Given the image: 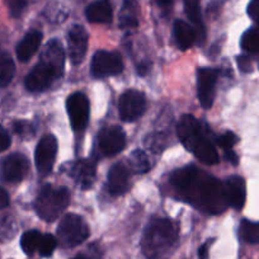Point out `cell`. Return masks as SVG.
I'll list each match as a JSON object with an SVG mask.
<instances>
[{
	"instance_id": "d590c367",
	"label": "cell",
	"mask_w": 259,
	"mask_h": 259,
	"mask_svg": "<svg viewBox=\"0 0 259 259\" xmlns=\"http://www.w3.org/2000/svg\"><path fill=\"white\" fill-rule=\"evenodd\" d=\"M29 124L28 123H24V122H16L14 123V131L19 135H24L27 131H29Z\"/></svg>"
},
{
	"instance_id": "ba28073f",
	"label": "cell",
	"mask_w": 259,
	"mask_h": 259,
	"mask_svg": "<svg viewBox=\"0 0 259 259\" xmlns=\"http://www.w3.org/2000/svg\"><path fill=\"white\" fill-rule=\"evenodd\" d=\"M71 127L75 131H83L89 121V101L83 93H74L66 101Z\"/></svg>"
},
{
	"instance_id": "f35d334b",
	"label": "cell",
	"mask_w": 259,
	"mask_h": 259,
	"mask_svg": "<svg viewBox=\"0 0 259 259\" xmlns=\"http://www.w3.org/2000/svg\"><path fill=\"white\" fill-rule=\"evenodd\" d=\"M198 255H200V259H207L208 255V244H205L200 248V251H198Z\"/></svg>"
},
{
	"instance_id": "4fadbf2b",
	"label": "cell",
	"mask_w": 259,
	"mask_h": 259,
	"mask_svg": "<svg viewBox=\"0 0 259 259\" xmlns=\"http://www.w3.org/2000/svg\"><path fill=\"white\" fill-rule=\"evenodd\" d=\"M2 170L6 181L19 182L28 173L29 163L26 156L22 154H12L3 160Z\"/></svg>"
},
{
	"instance_id": "e575fe53",
	"label": "cell",
	"mask_w": 259,
	"mask_h": 259,
	"mask_svg": "<svg viewBox=\"0 0 259 259\" xmlns=\"http://www.w3.org/2000/svg\"><path fill=\"white\" fill-rule=\"evenodd\" d=\"M11 146V136L7 133V130H4V127L0 126V153Z\"/></svg>"
},
{
	"instance_id": "6da1fadb",
	"label": "cell",
	"mask_w": 259,
	"mask_h": 259,
	"mask_svg": "<svg viewBox=\"0 0 259 259\" xmlns=\"http://www.w3.org/2000/svg\"><path fill=\"white\" fill-rule=\"evenodd\" d=\"M170 182L189 202L210 213H221L228 207L224 186L218 179L200 173L196 166H186L174 171Z\"/></svg>"
},
{
	"instance_id": "603a6c76",
	"label": "cell",
	"mask_w": 259,
	"mask_h": 259,
	"mask_svg": "<svg viewBox=\"0 0 259 259\" xmlns=\"http://www.w3.org/2000/svg\"><path fill=\"white\" fill-rule=\"evenodd\" d=\"M139 7L134 0H124L119 16V26L122 28H134L139 24Z\"/></svg>"
},
{
	"instance_id": "484cf974",
	"label": "cell",
	"mask_w": 259,
	"mask_h": 259,
	"mask_svg": "<svg viewBox=\"0 0 259 259\" xmlns=\"http://www.w3.org/2000/svg\"><path fill=\"white\" fill-rule=\"evenodd\" d=\"M240 236L249 244L259 243V223L243 220L240 224Z\"/></svg>"
},
{
	"instance_id": "f546056e",
	"label": "cell",
	"mask_w": 259,
	"mask_h": 259,
	"mask_svg": "<svg viewBox=\"0 0 259 259\" xmlns=\"http://www.w3.org/2000/svg\"><path fill=\"white\" fill-rule=\"evenodd\" d=\"M57 240L55 239V236L46 234V235H42L41 243H39L38 251L42 256H50L54 250L56 249Z\"/></svg>"
},
{
	"instance_id": "4dcf8cb0",
	"label": "cell",
	"mask_w": 259,
	"mask_h": 259,
	"mask_svg": "<svg viewBox=\"0 0 259 259\" xmlns=\"http://www.w3.org/2000/svg\"><path fill=\"white\" fill-rule=\"evenodd\" d=\"M236 143H238V136H236L235 134L230 133V131L223 134V135H220L218 138V144L221 146V148L225 149V150H230V149H233V146L235 145Z\"/></svg>"
},
{
	"instance_id": "5bb4252c",
	"label": "cell",
	"mask_w": 259,
	"mask_h": 259,
	"mask_svg": "<svg viewBox=\"0 0 259 259\" xmlns=\"http://www.w3.org/2000/svg\"><path fill=\"white\" fill-rule=\"evenodd\" d=\"M39 61L46 64L49 68H51L55 71L57 78H60L64 73L65 64V54L61 44L57 39H51L44 49Z\"/></svg>"
},
{
	"instance_id": "2e32d148",
	"label": "cell",
	"mask_w": 259,
	"mask_h": 259,
	"mask_svg": "<svg viewBox=\"0 0 259 259\" xmlns=\"http://www.w3.org/2000/svg\"><path fill=\"white\" fill-rule=\"evenodd\" d=\"M187 149H189V151H192L198 160H201L205 164H208V165H213V164L219 161L218 151L215 150L212 144L203 136V134L198 136L197 139H194L187 146Z\"/></svg>"
},
{
	"instance_id": "83f0119b",
	"label": "cell",
	"mask_w": 259,
	"mask_h": 259,
	"mask_svg": "<svg viewBox=\"0 0 259 259\" xmlns=\"http://www.w3.org/2000/svg\"><path fill=\"white\" fill-rule=\"evenodd\" d=\"M241 47L246 52H258L259 51V28L248 29L241 37Z\"/></svg>"
},
{
	"instance_id": "30bf717a",
	"label": "cell",
	"mask_w": 259,
	"mask_h": 259,
	"mask_svg": "<svg viewBox=\"0 0 259 259\" xmlns=\"http://www.w3.org/2000/svg\"><path fill=\"white\" fill-rule=\"evenodd\" d=\"M219 71L215 69L202 68L197 73L198 99L203 108L208 109L212 107L215 99V88L218 81Z\"/></svg>"
},
{
	"instance_id": "8992f818",
	"label": "cell",
	"mask_w": 259,
	"mask_h": 259,
	"mask_svg": "<svg viewBox=\"0 0 259 259\" xmlns=\"http://www.w3.org/2000/svg\"><path fill=\"white\" fill-rule=\"evenodd\" d=\"M145 96L139 91H127L119 97L118 111L123 121H136L145 111Z\"/></svg>"
},
{
	"instance_id": "ac0fdd59",
	"label": "cell",
	"mask_w": 259,
	"mask_h": 259,
	"mask_svg": "<svg viewBox=\"0 0 259 259\" xmlns=\"http://www.w3.org/2000/svg\"><path fill=\"white\" fill-rule=\"evenodd\" d=\"M177 133H178V138L181 139L186 148L194 139H197L198 136L203 134L201 123L191 114H184L181 117L178 126H177Z\"/></svg>"
},
{
	"instance_id": "f1b7e54d",
	"label": "cell",
	"mask_w": 259,
	"mask_h": 259,
	"mask_svg": "<svg viewBox=\"0 0 259 259\" xmlns=\"http://www.w3.org/2000/svg\"><path fill=\"white\" fill-rule=\"evenodd\" d=\"M200 2L201 0H184V9H186V14L189 18V21H191L192 23L196 24L197 27H201V28H202Z\"/></svg>"
},
{
	"instance_id": "836d02e7",
	"label": "cell",
	"mask_w": 259,
	"mask_h": 259,
	"mask_svg": "<svg viewBox=\"0 0 259 259\" xmlns=\"http://www.w3.org/2000/svg\"><path fill=\"white\" fill-rule=\"evenodd\" d=\"M248 14L254 22L259 24V0H251L249 3Z\"/></svg>"
},
{
	"instance_id": "60d3db41",
	"label": "cell",
	"mask_w": 259,
	"mask_h": 259,
	"mask_svg": "<svg viewBox=\"0 0 259 259\" xmlns=\"http://www.w3.org/2000/svg\"><path fill=\"white\" fill-rule=\"evenodd\" d=\"M73 259H85V258H84V256H81V255H78V256H75V258H73Z\"/></svg>"
},
{
	"instance_id": "d6986e66",
	"label": "cell",
	"mask_w": 259,
	"mask_h": 259,
	"mask_svg": "<svg viewBox=\"0 0 259 259\" xmlns=\"http://www.w3.org/2000/svg\"><path fill=\"white\" fill-rule=\"evenodd\" d=\"M71 176L81 188H91L96 178V164L89 159L79 160L71 169Z\"/></svg>"
},
{
	"instance_id": "1f68e13d",
	"label": "cell",
	"mask_w": 259,
	"mask_h": 259,
	"mask_svg": "<svg viewBox=\"0 0 259 259\" xmlns=\"http://www.w3.org/2000/svg\"><path fill=\"white\" fill-rule=\"evenodd\" d=\"M8 6L12 16L18 17L26 7V0H8Z\"/></svg>"
},
{
	"instance_id": "d4e9b609",
	"label": "cell",
	"mask_w": 259,
	"mask_h": 259,
	"mask_svg": "<svg viewBox=\"0 0 259 259\" xmlns=\"http://www.w3.org/2000/svg\"><path fill=\"white\" fill-rule=\"evenodd\" d=\"M42 234L37 230L27 231L23 234L21 239V246L26 254H33L34 251L38 250L39 243H41Z\"/></svg>"
},
{
	"instance_id": "8fae6325",
	"label": "cell",
	"mask_w": 259,
	"mask_h": 259,
	"mask_svg": "<svg viewBox=\"0 0 259 259\" xmlns=\"http://www.w3.org/2000/svg\"><path fill=\"white\" fill-rule=\"evenodd\" d=\"M69 57L74 65L80 64L84 60L88 49V33L81 26H74L68 34Z\"/></svg>"
},
{
	"instance_id": "7c38bea8",
	"label": "cell",
	"mask_w": 259,
	"mask_h": 259,
	"mask_svg": "<svg viewBox=\"0 0 259 259\" xmlns=\"http://www.w3.org/2000/svg\"><path fill=\"white\" fill-rule=\"evenodd\" d=\"M55 79H57L55 71L46 64L39 61L27 75L26 88L29 92H42L49 88Z\"/></svg>"
},
{
	"instance_id": "44dd1931",
	"label": "cell",
	"mask_w": 259,
	"mask_h": 259,
	"mask_svg": "<svg viewBox=\"0 0 259 259\" xmlns=\"http://www.w3.org/2000/svg\"><path fill=\"white\" fill-rule=\"evenodd\" d=\"M112 6L109 0H98L87 8V19L92 23H109L112 21Z\"/></svg>"
},
{
	"instance_id": "cb8c5ba5",
	"label": "cell",
	"mask_w": 259,
	"mask_h": 259,
	"mask_svg": "<svg viewBox=\"0 0 259 259\" xmlns=\"http://www.w3.org/2000/svg\"><path fill=\"white\" fill-rule=\"evenodd\" d=\"M16 74L13 59L6 52H0V87H7Z\"/></svg>"
},
{
	"instance_id": "8d00e7d4",
	"label": "cell",
	"mask_w": 259,
	"mask_h": 259,
	"mask_svg": "<svg viewBox=\"0 0 259 259\" xmlns=\"http://www.w3.org/2000/svg\"><path fill=\"white\" fill-rule=\"evenodd\" d=\"M9 205V196L4 188L0 187V208H6Z\"/></svg>"
},
{
	"instance_id": "9c48e42d",
	"label": "cell",
	"mask_w": 259,
	"mask_h": 259,
	"mask_svg": "<svg viewBox=\"0 0 259 259\" xmlns=\"http://www.w3.org/2000/svg\"><path fill=\"white\" fill-rule=\"evenodd\" d=\"M99 149L106 156H113L121 153L126 145V136L119 126L106 127L98 135Z\"/></svg>"
},
{
	"instance_id": "e0dca14e",
	"label": "cell",
	"mask_w": 259,
	"mask_h": 259,
	"mask_svg": "<svg viewBox=\"0 0 259 259\" xmlns=\"http://www.w3.org/2000/svg\"><path fill=\"white\" fill-rule=\"evenodd\" d=\"M130 174L128 169L123 164H114L108 173V187L112 196H121L128 189Z\"/></svg>"
},
{
	"instance_id": "74e56055",
	"label": "cell",
	"mask_w": 259,
	"mask_h": 259,
	"mask_svg": "<svg viewBox=\"0 0 259 259\" xmlns=\"http://www.w3.org/2000/svg\"><path fill=\"white\" fill-rule=\"evenodd\" d=\"M225 156L229 161H231V163L234 164V165H236V164H238V156H236V154L234 153L231 149L230 150H225Z\"/></svg>"
},
{
	"instance_id": "3957f363",
	"label": "cell",
	"mask_w": 259,
	"mask_h": 259,
	"mask_svg": "<svg viewBox=\"0 0 259 259\" xmlns=\"http://www.w3.org/2000/svg\"><path fill=\"white\" fill-rule=\"evenodd\" d=\"M70 193L64 187L45 186L36 200V211L42 220L52 223L69 206Z\"/></svg>"
},
{
	"instance_id": "7a4b0ae2",
	"label": "cell",
	"mask_w": 259,
	"mask_h": 259,
	"mask_svg": "<svg viewBox=\"0 0 259 259\" xmlns=\"http://www.w3.org/2000/svg\"><path fill=\"white\" fill-rule=\"evenodd\" d=\"M177 240V229L170 220H154L146 229L143 239V250L148 258H158L171 248Z\"/></svg>"
},
{
	"instance_id": "ffe728a7",
	"label": "cell",
	"mask_w": 259,
	"mask_h": 259,
	"mask_svg": "<svg viewBox=\"0 0 259 259\" xmlns=\"http://www.w3.org/2000/svg\"><path fill=\"white\" fill-rule=\"evenodd\" d=\"M42 41V33L38 31H32L24 36V38L17 46V57L19 61H28L39 49Z\"/></svg>"
},
{
	"instance_id": "7402d4cb",
	"label": "cell",
	"mask_w": 259,
	"mask_h": 259,
	"mask_svg": "<svg viewBox=\"0 0 259 259\" xmlns=\"http://www.w3.org/2000/svg\"><path fill=\"white\" fill-rule=\"evenodd\" d=\"M174 38H176L177 46L181 50H187L194 44L197 36L196 31L183 21H176L174 23Z\"/></svg>"
},
{
	"instance_id": "9a60e30c",
	"label": "cell",
	"mask_w": 259,
	"mask_h": 259,
	"mask_svg": "<svg viewBox=\"0 0 259 259\" xmlns=\"http://www.w3.org/2000/svg\"><path fill=\"white\" fill-rule=\"evenodd\" d=\"M224 189H225V196L229 205L235 208V210H241L244 207L246 197V188L244 179L239 176L230 177V178L226 179L225 184H224Z\"/></svg>"
},
{
	"instance_id": "ab89813d",
	"label": "cell",
	"mask_w": 259,
	"mask_h": 259,
	"mask_svg": "<svg viewBox=\"0 0 259 259\" xmlns=\"http://www.w3.org/2000/svg\"><path fill=\"white\" fill-rule=\"evenodd\" d=\"M156 2H158L159 6L165 7V6H169V4H170L171 2H173V0H156Z\"/></svg>"
},
{
	"instance_id": "d6a6232c",
	"label": "cell",
	"mask_w": 259,
	"mask_h": 259,
	"mask_svg": "<svg viewBox=\"0 0 259 259\" xmlns=\"http://www.w3.org/2000/svg\"><path fill=\"white\" fill-rule=\"evenodd\" d=\"M236 62H238V66H239V69H240L241 73H250L251 68H253V65H251L250 59H249L248 56H244V55L238 56Z\"/></svg>"
},
{
	"instance_id": "5b68a950",
	"label": "cell",
	"mask_w": 259,
	"mask_h": 259,
	"mask_svg": "<svg viewBox=\"0 0 259 259\" xmlns=\"http://www.w3.org/2000/svg\"><path fill=\"white\" fill-rule=\"evenodd\" d=\"M123 70V61L118 52L98 51L92 60V73L97 78H107Z\"/></svg>"
},
{
	"instance_id": "52a82bcc",
	"label": "cell",
	"mask_w": 259,
	"mask_h": 259,
	"mask_svg": "<svg viewBox=\"0 0 259 259\" xmlns=\"http://www.w3.org/2000/svg\"><path fill=\"white\" fill-rule=\"evenodd\" d=\"M57 154V140L54 135H46L39 140L36 148V166L41 176L51 173Z\"/></svg>"
},
{
	"instance_id": "277c9868",
	"label": "cell",
	"mask_w": 259,
	"mask_h": 259,
	"mask_svg": "<svg viewBox=\"0 0 259 259\" xmlns=\"http://www.w3.org/2000/svg\"><path fill=\"white\" fill-rule=\"evenodd\" d=\"M89 236V228L81 216L69 213L64 216L57 228V238L64 246L79 245Z\"/></svg>"
},
{
	"instance_id": "4316f807",
	"label": "cell",
	"mask_w": 259,
	"mask_h": 259,
	"mask_svg": "<svg viewBox=\"0 0 259 259\" xmlns=\"http://www.w3.org/2000/svg\"><path fill=\"white\" fill-rule=\"evenodd\" d=\"M130 165L136 173H146L150 170V159L143 150H135L130 155Z\"/></svg>"
}]
</instances>
